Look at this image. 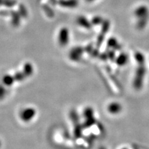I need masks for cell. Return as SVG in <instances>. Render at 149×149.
Returning a JSON list of instances; mask_svg holds the SVG:
<instances>
[{
  "mask_svg": "<svg viewBox=\"0 0 149 149\" xmlns=\"http://www.w3.org/2000/svg\"><path fill=\"white\" fill-rule=\"evenodd\" d=\"M146 73V67L143 65H140V66L137 68L135 74V78L134 80L133 85L136 89H140L142 86L143 79L145 78Z\"/></svg>",
  "mask_w": 149,
  "mask_h": 149,
  "instance_id": "1",
  "label": "cell"
},
{
  "mask_svg": "<svg viewBox=\"0 0 149 149\" xmlns=\"http://www.w3.org/2000/svg\"><path fill=\"white\" fill-rule=\"evenodd\" d=\"M108 111L110 114H117L120 113L123 109L122 106L118 102H112L108 104L107 108Z\"/></svg>",
  "mask_w": 149,
  "mask_h": 149,
  "instance_id": "2",
  "label": "cell"
},
{
  "mask_svg": "<svg viewBox=\"0 0 149 149\" xmlns=\"http://www.w3.org/2000/svg\"><path fill=\"white\" fill-rule=\"evenodd\" d=\"M116 62H117L118 65H120V66L125 65L128 62L127 56L125 54H121V55L119 56V57L117 58Z\"/></svg>",
  "mask_w": 149,
  "mask_h": 149,
  "instance_id": "3",
  "label": "cell"
},
{
  "mask_svg": "<svg viewBox=\"0 0 149 149\" xmlns=\"http://www.w3.org/2000/svg\"><path fill=\"white\" fill-rule=\"evenodd\" d=\"M94 111L91 108H88L84 111V116H85L86 119H91L94 118Z\"/></svg>",
  "mask_w": 149,
  "mask_h": 149,
  "instance_id": "4",
  "label": "cell"
},
{
  "mask_svg": "<svg viewBox=\"0 0 149 149\" xmlns=\"http://www.w3.org/2000/svg\"><path fill=\"white\" fill-rule=\"evenodd\" d=\"M136 60L139 63L140 65H143V62L145 61V60H143V57L142 56V55L140 54L136 55Z\"/></svg>",
  "mask_w": 149,
  "mask_h": 149,
  "instance_id": "5",
  "label": "cell"
},
{
  "mask_svg": "<svg viewBox=\"0 0 149 149\" xmlns=\"http://www.w3.org/2000/svg\"><path fill=\"white\" fill-rule=\"evenodd\" d=\"M99 149H106V148L104 147H101L99 148Z\"/></svg>",
  "mask_w": 149,
  "mask_h": 149,
  "instance_id": "6",
  "label": "cell"
},
{
  "mask_svg": "<svg viewBox=\"0 0 149 149\" xmlns=\"http://www.w3.org/2000/svg\"><path fill=\"white\" fill-rule=\"evenodd\" d=\"M121 149H128L127 148H121Z\"/></svg>",
  "mask_w": 149,
  "mask_h": 149,
  "instance_id": "7",
  "label": "cell"
}]
</instances>
